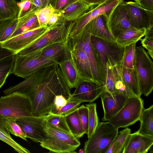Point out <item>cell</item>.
Segmentation results:
<instances>
[{
	"label": "cell",
	"instance_id": "bcb514c9",
	"mask_svg": "<svg viewBox=\"0 0 153 153\" xmlns=\"http://www.w3.org/2000/svg\"><path fill=\"white\" fill-rule=\"evenodd\" d=\"M67 102V99L63 95H56L54 100V106L52 109L56 110L59 109L65 105Z\"/></svg>",
	"mask_w": 153,
	"mask_h": 153
},
{
	"label": "cell",
	"instance_id": "d6a6232c",
	"mask_svg": "<svg viewBox=\"0 0 153 153\" xmlns=\"http://www.w3.org/2000/svg\"><path fill=\"white\" fill-rule=\"evenodd\" d=\"M15 54L0 60V88L5 83L8 76L12 73Z\"/></svg>",
	"mask_w": 153,
	"mask_h": 153
},
{
	"label": "cell",
	"instance_id": "83f0119b",
	"mask_svg": "<svg viewBox=\"0 0 153 153\" xmlns=\"http://www.w3.org/2000/svg\"><path fill=\"white\" fill-rule=\"evenodd\" d=\"M6 118L0 115V140L19 153H30V151L16 142L11 137L7 127Z\"/></svg>",
	"mask_w": 153,
	"mask_h": 153
},
{
	"label": "cell",
	"instance_id": "836d02e7",
	"mask_svg": "<svg viewBox=\"0 0 153 153\" xmlns=\"http://www.w3.org/2000/svg\"><path fill=\"white\" fill-rule=\"evenodd\" d=\"M46 120L47 123L53 128L60 131L72 134L65 116L50 113L46 116Z\"/></svg>",
	"mask_w": 153,
	"mask_h": 153
},
{
	"label": "cell",
	"instance_id": "681fc988",
	"mask_svg": "<svg viewBox=\"0 0 153 153\" xmlns=\"http://www.w3.org/2000/svg\"><path fill=\"white\" fill-rule=\"evenodd\" d=\"M139 5L148 10H153V0H139Z\"/></svg>",
	"mask_w": 153,
	"mask_h": 153
},
{
	"label": "cell",
	"instance_id": "ffe728a7",
	"mask_svg": "<svg viewBox=\"0 0 153 153\" xmlns=\"http://www.w3.org/2000/svg\"><path fill=\"white\" fill-rule=\"evenodd\" d=\"M91 36L90 33L86 29H84L79 39L77 40L86 53L88 59L94 80L102 85L100 79L94 53L91 41Z\"/></svg>",
	"mask_w": 153,
	"mask_h": 153
},
{
	"label": "cell",
	"instance_id": "d590c367",
	"mask_svg": "<svg viewBox=\"0 0 153 153\" xmlns=\"http://www.w3.org/2000/svg\"><path fill=\"white\" fill-rule=\"evenodd\" d=\"M136 43L134 42L125 47L123 58L120 65L129 69L135 68Z\"/></svg>",
	"mask_w": 153,
	"mask_h": 153
},
{
	"label": "cell",
	"instance_id": "7a4b0ae2",
	"mask_svg": "<svg viewBox=\"0 0 153 153\" xmlns=\"http://www.w3.org/2000/svg\"><path fill=\"white\" fill-rule=\"evenodd\" d=\"M91 41L95 56L101 83L104 86L107 61L114 65H121L125 47L119 46L115 41H107L91 35Z\"/></svg>",
	"mask_w": 153,
	"mask_h": 153
},
{
	"label": "cell",
	"instance_id": "30bf717a",
	"mask_svg": "<svg viewBox=\"0 0 153 153\" xmlns=\"http://www.w3.org/2000/svg\"><path fill=\"white\" fill-rule=\"evenodd\" d=\"M124 2V0H109L101 4L90 6L86 12L73 22L69 37L73 39H78L90 21L100 15L107 16L114 7Z\"/></svg>",
	"mask_w": 153,
	"mask_h": 153
},
{
	"label": "cell",
	"instance_id": "8fae6325",
	"mask_svg": "<svg viewBox=\"0 0 153 153\" xmlns=\"http://www.w3.org/2000/svg\"><path fill=\"white\" fill-rule=\"evenodd\" d=\"M123 4L132 27L147 28L153 25V10L146 9L132 1L124 2Z\"/></svg>",
	"mask_w": 153,
	"mask_h": 153
},
{
	"label": "cell",
	"instance_id": "9c48e42d",
	"mask_svg": "<svg viewBox=\"0 0 153 153\" xmlns=\"http://www.w3.org/2000/svg\"><path fill=\"white\" fill-rule=\"evenodd\" d=\"M144 108L141 97H129L123 107L108 122L118 128L127 127L139 120Z\"/></svg>",
	"mask_w": 153,
	"mask_h": 153
},
{
	"label": "cell",
	"instance_id": "484cf974",
	"mask_svg": "<svg viewBox=\"0 0 153 153\" xmlns=\"http://www.w3.org/2000/svg\"><path fill=\"white\" fill-rule=\"evenodd\" d=\"M67 42H56L47 46L40 50V54L58 63L66 50Z\"/></svg>",
	"mask_w": 153,
	"mask_h": 153
},
{
	"label": "cell",
	"instance_id": "c3c4849f",
	"mask_svg": "<svg viewBox=\"0 0 153 153\" xmlns=\"http://www.w3.org/2000/svg\"><path fill=\"white\" fill-rule=\"evenodd\" d=\"M15 54L12 51L2 47L0 42V60L8 56Z\"/></svg>",
	"mask_w": 153,
	"mask_h": 153
},
{
	"label": "cell",
	"instance_id": "f1b7e54d",
	"mask_svg": "<svg viewBox=\"0 0 153 153\" xmlns=\"http://www.w3.org/2000/svg\"><path fill=\"white\" fill-rule=\"evenodd\" d=\"M16 0H0V19L16 18L19 10Z\"/></svg>",
	"mask_w": 153,
	"mask_h": 153
},
{
	"label": "cell",
	"instance_id": "b9f144b4",
	"mask_svg": "<svg viewBox=\"0 0 153 153\" xmlns=\"http://www.w3.org/2000/svg\"><path fill=\"white\" fill-rule=\"evenodd\" d=\"M19 10L18 19L21 18L33 11L37 10L34 6L31 0H21L17 3Z\"/></svg>",
	"mask_w": 153,
	"mask_h": 153
},
{
	"label": "cell",
	"instance_id": "e575fe53",
	"mask_svg": "<svg viewBox=\"0 0 153 153\" xmlns=\"http://www.w3.org/2000/svg\"><path fill=\"white\" fill-rule=\"evenodd\" d=\"M117 65H114L109 62L106 63V74L104 86V90L111 94L115 93L114 84Z\"/></svg>",
	"mask_w": 153,
	"mask_h": 153
},
{
	"label": "cell",
	"instance_id": "1f68e13d",
	"mask_svg": "<svg viewBox=\"0 0 153 153\" xmlns=\"http://www.w3.org/2000/svg\"><path fill=\"white\" fill-rule=\"evenodd\" d=\"M18 21V16L7 19H0V43H2L10 39L16 29Z\"/></svg>",
	"mask_w": 153,
	"mask_h": 153
},
{
	"label": "cell",
	"instance_id": "f5cc1de1",
	"mask_svg": "<svg viewBox=\"0 0 153 153\" xmlns=\"http://www.w3.org/2000/svg\"><path fill=\"white\" fill-rule=\"evenodd\" d=\"M134 2H135L139 4V0H133Z\"/></svg>",
	"mask_w": 153,
	"mask_h": 153
},
{
	"label": "cell",
	"instance_id": "60d3db41",
	"mask_svg": "<svg viewBox=\"0 0 153 153\" xmlns=\"http://www.w3.org/2000/svg\"><path fill=\"white\" fill-rule=\"evenodd\" d=\"M82 103L78 101L68 102L65 105L59 109H52L50 113L65 116L76 109Z\"/></svg>",
	"mask_w": 153,
	"mask_h": 153
},
{
	"label": "cell",
	"instance_id": "d6986e66",
	"mask_svg": "<svg viewBox=\"0 0 153 153\" xmlns=\"http://www.w3.org/2000/svg\"><path fill=\"white\" fill-rule=\"evenodd\" d=\"M153 144V137L139 133L130 134L126 140L123 153H146Z\"/></svg>",
	"mask_w": 153,
	"mask_h": 153
},
{
	"label": "cell",
	"instance_id": "d4e9b609",
	"mask_svg": "<svg viewBox=\"0 0 153 153\" xmlns=\"http://www.w3.org/2000/svg\"><path fill=\"white\" fill-rule=\"evenodd\" d=\"M36 11H33L18 19L16 29L10 38L40 27L35 14Z\"/></svg>",
	"mask_w": 153,
	"mask_h": 153
},
{
	"label": "cell",
	"instance_id": "4dcf8cb0",
	"mask_svg": "<svg viewBox=\"0 0 153 153\" xmlns=\"http://www.w3.org/2000/svg\"><path fill=\"white\" fill-rule=\"evenodd\" d=\"M65 117L72 134L78 138L82 137L85 133L81 126L77 109Z\"/></svg>",
	"mask_w": 153,
	"mask_h": 153
},
{
	"label": "cell",
	"instance_id": "4fadbf2b",
	"mask_svg": "<svg viewBox=\"0 0 153 153\" xmlns=\"http://www.w3.org/2000/svg\"><path fill=\"white\" fill-rule=\"evenodd\" d=\"M46 116L39 117L33 116L16 120L27 138L36 143H40L48 138L44 129Z\"/></svg>",
	"mask_w": 153,
	"mask_h": 153
},
{
	"label": "cell",
	"instance_id": "ba28073f",
	"mask_svg": "<svg viewBox=\"0 0 153 153\" xmlns=\"http://www.w3.org/2000/svg\"><path fill=\"white\" fill-rule=\"evenodd\" d=\"M135 68L140 92L147 97L153 89V63L148 53L141 46L136 48Z\"/></svg>",
	"mask_w": 153,
	"mask_h": 153
},
{
	"label": "cell",
	"instance_id": "8992f818",
	"mask_svg": "<svg viewBox=\"0 0 153 153\" xmlns=\"http://www.w3.org/2000/svg\"><path fill=\"white\" fill-rule=\"evenodd\" d=\"M40 50L25 55L15 54L12 73L25 79L40 69L57 62L45 58L40 53Z\"/></svg>",
	"mask_w": 153,
	"mask_h": 153
},
{
	"label": "cell",
	"instance_id": "ee69618b",
	"mask_svg": "<svg viewBox=\"0 0 153 153\" xmlns=\"http://www.w3.org/2000/svg\"><path fill=\"white\" fill-rule=\"evenodd\" d=\"M57 0H31L35 8L37 10L51 5L54 8Z\"/></svg>",
	"mask_w": 153,
	"mask_h": 153
},
{
	"label": "cell",
	"instance_id": "5bb4252c",
	"mask_svg": "<svg viewBox=\"0 0 153 153\" xmlns=\"http://www.w3.org/2000/svg\"><path fill=\"white\" fill-rule=\"evenodd\" d=\"M49 28L40 26L10 38L2 43V46L16 54L37 39Z\"/></svg>",
	"mask_w": 153,
	"mask_h": 153
},
{
	"label": "cell",
	"instance_id": "f546056e",
	"mask_svg": "<svg viewBox=\"0 0 153 153\" xmlns=\"http://www.w3.org/2000/svg\"><path fill=\"white\" fill-rule=\"evenodd\" d=\"M131 133V129L127 128L120 131L105 153H123L126 140Z\"/></svg>",
	"mask_w": 153,
	"mask_h": 153
},
{
	"label": "cell",
	"instance_id": "7dc6e473",
	"mask_svg": "<svg viewBox=\"0 0 153 153\" xmlns=\"http://www.w3.org/2000/svg\"><path fill=\"white\" fill-rule=\"evenodd\" d=\"M60 17V14L55 12L51 15L49 19L48 26L51 27L54 25L58 22Z\"/></svg>",
	"mask_w": 153,
	"mask_h": 153
},
{
	"label": "cell",
	"instance_id": "9a60e30c",
	"mask_svg": "<svg viewBox=\"0 0 153 153\" xmlns=\"http://www.w3.org/2000/svg\"><path fill=\"white\" fill-rule=\"evenodd\" d=\"M58 64L68 86L75 88L82 80L68 44L66 50L59 60Z\"/></svg>",
	"mask_w": 153,
	"mask_h": 153
},
{
	"label": "cell",
	"instance_id": "f35d334b",
	"mask_svg": "<svg viewBox=\"0 0 153 153\" xmlns=\"http://www.w3.org/2000/svg\"><path fill=\"white\" fill-rule=\"evenodd\" d=\"M145 37L141 39V43L143 48L146 49L149 55L153 59V25L146 28Z\"/></svg>",
	"mask_w": 153,
	"mask_h": 153
},
{
	"label": "cell",
	"instance_id": "5b68a950",
	"mask_svg": "<svg viewBox=\"0 0 153 153\" xmlns=\"http://www.w3.org/2000/svg\"><path fill=\"white\" fill-rule=\"evenodd\" d=\"M118 129L108 121L99 123L91 136L85 142V153H105L118 134Z\"/></svg>",
	"mask_w": 153,
	"mask_h": 153
},
{
	"label": "cell",
	"instance_id": "2e32d148",
	"mask_svg": "<svg viewBox=\"0 0 153 153\" xmlns=\"http://www.w3.org/2000/svg\"><path fill=\"white\" fill-rule=\"evenodd\" d=\"M68 102L78 101L93 102L98 97L104 90V86L97 82L85 80H82L75 88Z\"/></svg>",
	"mask_w": 153,
	"mask_h": 153
},
{
	"label": "cell",
	"instance_id": "f6af8a7d",
	"mask_svg": "<svg viewBox=\"0 0 153 153\" xmlns=\"http://www.w3.org/2000/svg\"><path fill=\"white\" fill-rule=\"evenodd\" d=\"M78 0H57L54 9L55 12L59 13L68 6Z\"/></svg>",
	"mask_w": 153,
	"mask_h": 153
},
{
	"label": "cell",
	"instance_id": "8d00e7d4",
	"mask_svg": "<svg viewBox=\"0 0 153 153\" xmlns=\"http://www.w3.org/2000/svg\"><path fill=\"white\" fill-rule=\"evenodd\" d=\"M88 113V130L87 134L89 138L95 130L99 123L95 103L86 104Z\"/></svg>",
	"mask_w": 153,
	"mask_h": 153
},
{
	"label": "cell",
	"instance_id": "44dd1931",
	"mask_svg": "<svg viewBox=\"0 0 153 153\" xmlns=\"http://www.w3.org/2000/svg\"><path fill=\"white\" fill-rule=\"evenodd\" d=\"M84 29H86L91 36L107 41H115V39L105 27V16L103 15L100 16L91 20L85 26Z\"/></svg>",
	"mask_w": 153,
	"mask_h": 153
},
{
	"label": "cell",
	"instance_id": "7c38bea8",
	"mask_svg": "<svg viewBox=\"0 0 153 153\" xmlns=\"http://www.w3.org/2000/svg\"><path fill=\"white\" fill-rule=\"evenodd\" d=\"M123 3L114 7L107 16H104L105 27L115 39L124 31L133 27L130 24Z\"/></svg>",
	"mask_w": 153,
	"mask_h": 153
},
{
	"label": "cell",
	"instance_id": "4316f807",
	"mask_svg": "<svg viewBox=\"0 0 153 153\" xmlns=\"http://www.w3.org/2000/svg\"><path fill=\"white\" fill-rule=\"evenodd\" d=\"M139 120L140 126L137 131L140 134L153 137V105L143 109Z\"/></svg>",
	"mask_w": 153,
	"mask_h": 153
},
{
	"label": "cell",
	"instance_id": "52a82bcc",
	"mask_svg": "<svg viewBox=\"0 0 153 153\" xmlns=\"http://www.w3.org/2000/svg\"><path fill=\"white\" fill-rule=\"evenodd\" d=\"M0 115L16 119L33 116L28 98L16 92L0 97Z\"/></svg>",
	"mask_w": 153,
	"mask_h": 153
},
{
	"label": "cell",
	"instance_id": "f907efd6",
	"mask_svg": "<svg viewBox=\"0 0 153 153\" xmlns=\"http://www.w3.org/2000/svg\"><path fill=\"white\" fill-rule=\"evenodd\" d=\"M90 6L93 5H99L109 0H81Z\"/></svg>",
	"mask_w": 153,
	"mask_h": 153
},
{
	"label": "cell",
	"instance_id": "7bdbcfd3",
	"mask_svg": "<svg viewBox=\"0 0 153 153\" xmlns=\"http://www.w3.org/2000/svg\"><path fill=\"white\" fill-rule=\"evenodd\" d=\"M81 126L83 132L87 134L88 130V108L83 105L77 108Z\"/></svg>",
	"mask_w": 153,
	"mask_h": 153
},
{
	"label": "cell",
	"instance_id": "603a6c76",
	"mask_svg": "<svg viewBox=\"0 0 153 153\" xmlns=\"http://www.w3.org/2000/svg\"><path fill=\"white\" fill-rule=\"evenodd\" d=\"M146 28L137 29L131 27L121 33L115 39L119 46L124 47L140 40L145 36Z\"/></svg>",
	"mask_w": 153,
	"mask_h": 153
},
{
	"label": "cell",
	"instance_id": "ab89813d",
	"mask_svg": "<svg viewBox=\"0 0 153 153\" xmlns=\"http://www.w3.org/2000/svg\"><path fill=\"white\" fill-rule=\"evenodd\" d=\"M16 119L13 118H6V125L8 130L12 134L27 141L25 134L16 123Z\"/></svg>",
	"mask_w": 153,
	"mask_h": 153
},
{
	"label": "cell",
	"instance_id": "ac0fdd59",
	"mask_svg": "<svg viewBox=\"0 0 153 153\" xmlns=\"http://www.w3.org/2000/svg\"><path fill=\"white\" fill-rule=\"evenodd\" d=\"M104 111L103 121H108L123 107L128 97L122 93L111 94L104 90L100 95Z\"/></svg>",
	"mask_w": 153,
	"mask_h": 153
},
{
	"label": "cell",
	"instance_id": "816d5d0a",
	"mask_svg": "<svg viewBox=\"0 0 153 153\" xmlns=\"http://www.w3.org/2000/svg\"><path fill=\"white\" fill-rule=\"evenodd\" d=\"M79 152V153H84V150L82 149H80Z\"/></svg>",
	"mask_w": 153,
	"mask_h": 153
},
{
	"label": "cell",
	"instance_id": "277c9868",
	"mask_svg": "<svg viewBox=\"0 0 153 153\" xmlns=\"http://www.w3.org/2000/svg\"><path fill=\"white\" fill-rule=\"evenodd\" d=\"M44 129L48 138L40 143V146L50 152L59 153L75 152L74 150L80 145L79 138L72 134L56 129L46 122Z\"/></svg>",
	"mask_w": 153,
	"mask_h": 153
},
{
	"label": "cell",
	"instance_id": "74e56055",
	"mask_svg": "<svg viewBox=\"0 0 153 153\" xmlns=\"http://www.w3.org/2000/svg\"><path fill=\"white\" fill-rule=\"evenodd\" d=\"M55 12L54 8L49 5L38 9L35 12L40 26H48V21L51 15Z\"/></svg>",
	"mask_w": 153,
	"mask_h": 153
},
{
	"label": "cell",
	"instance_id": "7402d4cb",
	"mask_svg": "<svg viewBox=\"0 0 153 153\" xmlns=\"http://www.w3.org/2000/svg\"><path fill=\"white\" fill-rule=\"evenodd\" d=\"M90 7L81 0H78L68 6L59 13L64 20L74 21L86 12Z\"/></svg>",
	"mask_w": 153,
	"mask_h": 153
},
{
	"label": "cell",
	"instance_id": "3957f363",
	"mask_svg": "<svg viewBox=\"0 0 153 153\" xmlns=\"http://www.w3.org/2000/svg\"><path fill=\"white\" fill-rule=\"evenodd\" d=\"M74 21H67L60 16L58 22L37 39L18 53L25 55L41 49L52 44L68 40Z\"/></svg>",
	"mask_w": 153,
	"mask_h": 153
},
{
	"label": "cell",
	"instance_id": "e0dca14e",
	"mask_svg": "<svg viewBox=\"0 0 153 153\" xmlns=\"http://www.w3.org/2000/svg\"><path fill=\"white\" fill-rule=\"evenodd\" d=\"M67 44L71 51L76 66L82 79L95 81L93 78L88 59L78 40L72 39L69 37Z\"/></svg>",
	"mask_w": 153,
	"mask_h": 153
},
{
	"label": "cell",
	"instance_id": "6da1fadb",
	"mask_svg": "<svg viewBox=\"0 0 153 153\" xmlns=\"http://www.w3.org/2000/svg\"><path fill=\"white\" fill-rule=\"evenodd\" d=\"M14 92L26 97L30 104L33 116L50 114L56 96L62 95L67 99L71 94L58 63L42 68L22 81L3 91L8 95Z\"/></svg>",
	"mask_w": 153,
	"mask_h": 153
},
{
	"label": "cell",
	"instance_id": "cb8c5ba5",
	"mask_svg": "<svg viewBox=\"0 0 153 153\" xmlns=\"http://www.w3.org/2000/svg\"><path fill=\"white\" fill-rule=\"evenodd\" d=\"M119 68L123 77L132 95L141 97L138 79L135 68L130 69L119 65Z\"/></svg>",
	"mask_w": 153,
	"mask_h": 153
}]
</instances>
